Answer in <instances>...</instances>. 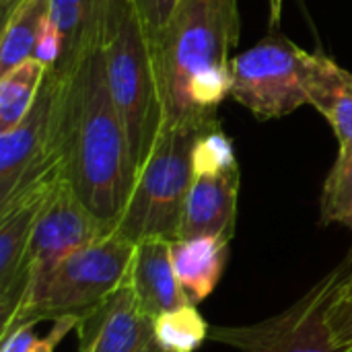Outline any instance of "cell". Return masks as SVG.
Segmentation results:
<instances>
[{
	"label": "cell",
	"instance_id": "6da1fadb",
	"mask_svg": "<svg viewBox=\"0 0 352 352\" xmlns=\"http://www.w3.org/2000/svg\"><path fill=\"white\" fill-rule=\"evenodd\" d=\"M60 146L62 179L116 231L132 196L138 165L109 89L103 41L66 80Z\"/></svg>",
	"mask_w": 352,
	"mask_h": 352
},
{
	"label": "cell",
	"instance_id": "7a4b0ae2",
	"mask_svg": "<svg viewBox=\"0 0 352 352\" xmlns=\"http://www.w3.org/2000/svg\"><path fill=\"white\" fill-rule=\"evenodd\" d=\"M239 0H179L151 39L165 124H217L231 95V50L239 41Z\"/></svg>",
	"mask_w": 352,
	"mask_h": 352
},
{
	"label": "cell",
	"instance_id": "3957f363",
	"mask_svg": "<svg viewBox=\"0 0 352 352\" xmlns=\"http://www.w3.org/2000/svg\"><path fill=\"white\" fill-rule=\"evenodd\" d=\"M103 56L113 101L126 124L136 165L148 157L163 126L151 39L132 0H107Z\"/></svg>",
	"mask_w": 352,
	"mask_h": 352
},
{
	"label": "cell",
	"instance_id": "277c9868",
	"mask_svg": "<svg viewBox=\"0 0 352 352\" xmlns=\"http://www.w3.org/2000/svg\"><path fill=\"white\" fill-rule=\"evenodd\" d=\"M206 128L210 126L163 122L148 157L138 169L132 196L116 227L118 235L132 243L179 239L194 175V148Z\"/></svg>",
	"mask_w": 352,
	"mask_h": 352
},
{
	"label": "cell",
	"instance_id": "5b68a950",
	"mask_svg": "<svg viewBox=\"0 0 352 352\" xmlns=\"http://www.w3.org/2000/svg\"><path fill=\"white\" fill-rule=\"evenodd\" d=\"M134 252L136 243L116 231L72 252L54 268L35 301L12 320L8 330L21 324L35 326L43 320H80L128 280Z\"/></svg>",
	"mask_w": 352,
	"mask_h": 352
},
{
	"label": "cell",
	"instance_id": "8992f818",
	"mask_svg": "<svg viewBox=\"0 0 352 352\" xmlns=\"http://www.w3.org/2000/svg\"><path fill=\"white\" fill-rule=\"evenodd\" d=\"M322 54H311L283 33H272L231 62V99L258 120H278L309 105Z\"/></svg>",
	"mask_w": 352,
	"mask_h": 352
},
{
	"label": "cell",
	"instance_id": "52a82bcc",
	"mask_svg": "<svg viewBox=\"0 0 352 352\" xmlns=\"http://www.w3.org/2000/svg\"><path fill=\"white\" fill-rule=\"evenodd\" d=\"M66 80L52 68L29 113L0 134V210L62 177L60 124Z\"/></svg>",
	"mask_w": 352,
	"mask_h": 352
},
{
	"label": "cell",
	"instance_id": "ba28073f",
	"mask_svg": "<svg viewBox=\"0 0 352 352\" xmlns=\"http://www.w3.org/2000/svg\"><path fill=\"white\" fill-rule=\"evenodd\" d=\"M349 272L351 260H344L278 316L250 326L210 328V340L241 352H342L330 309Z\"/></svg>",
	"mask_w": 352,
	"mask_h": 352
},
{
	"label": "cell",
	"instance_id": "9c48e42d",
	"mask_svg": "<svg viewBox=\"0 0 352 352\" xmlns=\"http://www.w3.org/2000/svg\"><path fill=\"white\" fill-rule=\"evenodd\" d=\"M239 179L233 140L223 132L221 124L206 128L194 148V175L179 239L214 235L231 241L237 221Z\"/></svg>",
	"mask_w": 352,
	"mask_h": 352
},
{
	"label": "cell",
	"instance_id": "30bf717a",
	"mask_svg": "<svg viewBox=\"0 0 352 352\" xmlns=\"http://www.w3.org/2000/svg\"><path fill=\"white\" fill-rule=\"evenodd\" d=\"M109 233H113V229L99 221L76 198L72 188L64 179H60L33 229V237L25 260L23 301L16 316L35 301L50 274L64 258Z\"/></svg>",
	"mask_w": 352,
	"mask_h": 352
},
{
	"label": "cell",
	"instance_id": "8fae6325",
	"mask_svg": "<svg viewBox=\"0 0 352 352\" xmlns=\"http://www.w3.org/2000/svg\"><path fill=\"white\" fill-rule=\"evenodd\" d=\"M76 334L80 352H163L155 338V320L128 280L78 320Z\"/></svg>",
	"mask_w": 352,
	"mask_h": 352
},
{
	"label": "cell",
	"instance_id": "7c38bea8",
	"mask_svg": "<svg viewBox=\"0 0 352 352\" xmlns=\"http://www.w3.org/2000/svg\"><path fill=\"white\" fill-rule=\"evenodd\" d=\"M60 179L27 192L8 208L0 210V332L12 324L21 307L25 260L33 229Z\"/></svg>",
	"mask_w": 352,
	"mask_h": 352
},
{
	"label": "cell",
	"instance_id": "4fadbf2b",
	"mask_svg": "<svg viewBox=\"0 0 352 352\" xmlns=\"http://www.w3.org/2000/svg\"><path fill=\"white\" fill-rule=\"evenodd\" d=\"M171 241L148 239L136 243L128 283L134 289L142 309L157 320L161 314L190 305V297L184 291L173 264Z\"/></svg>",
	"mask_w": 352,
	"mask_h": 352
},
{
	"label": "cell",
	"instance_id": "5bb4252c",
	"mask_svg": "<svg viewBox=\"0 0 352 352\" xmlns=\"http://www.w3.org/2000/svg\"><path fill=\"white\" fill-rule=\"evenodd\" d=\"M107 0H52V19L58 25L62 50L52 70L68 80L82 60L101 45Z\"/></svg>",
	"mask_w": 352,
	"mask_h": 352
},
{
	"label": "cell",
	"instance_id": "9a60e30c",
	"mask_svg": "<svg viewBox=\"0 0 352 352\" xmlns=\"http://www.w3.org/2000/svg\"><path fill=\"white\" fill-rule=\"evenodd\" d=\"M229 243L214 235L171 241V264L192 303L204 301L217 289L229 260Z\"/></svg>",
	"mask_w": 352,
	"mask_h": 352
},
{
	"label": "cell",
	"instance_id": "2e32d148",
	"mask_svg": "<svg viewBox=\"0 0 352 352\" xmlns=\"http://www.w3.org/2000/svg\"><path fill=\"white\" fill-rule=\"evenodd\" d=\"M314 105L332 126L338 140V157L352 153V72L322 54L316 78L309 89Z\"/></svg>",
	"mask_w": 352,
	"mask_h": 352
},
{
	"label": "cell",
	"instance_id": "e0dca14e",
	"mask_svg": "<svg viewBox=\"0 0 352 352\" xmlns=\"http://www.w3.org/2000/svg\"><path fill=\"white\" fill-rule=\"evenodd\" d=\"M52 12V0H23L4 21L0 39V74L35 56L43 21Z\"/></svg>",
	"mask_w": 352,
	"mask_h": 352
},
{
	"label": "cell",
	"instance_id": "ac0fdd59",
	"mask_svg": "<svg viewBox=\"0 0 352 352\" xmlns=\"http://www.w3.org/2000/svg\"><path fill=\"white\" fill-rule=\"evenodd\" d=\"M50 66L37 58H27L19 66L0 74V134L14 128L33 107Z\"/></svg>",
	"mask_w": 352,
	"mask_h": 352
},
{
	"label": "cell",
	"instance_id": "d6986e66",
	"mask_svg": "<svg viewBox=\"0 0 352 352\" xmlns=\"http://www.w3.org/2000/svg\"><path fill=\"white\" fill-rule=\"evenodd\" d=\"M155 338L163 352H196L210 338V328L190 303L161 314L155 320Z\"/></svg>",
	"mask_w": 352,
	"mask_h": 352
},
{
	"label": "cell",
	"instance_id": "ffe728a7",
	"mask_svg": "<svg viewBox=\"0 0 352 352\" xmlns=\"http://www.w3.org/2000/svg\"><path fill=\"white\" fill-rule=\"evenodd\" d=\"M322 223L342 225L352 231V153L338 157L322 192Z\"/></svg>",
	"mask_w": 352,
	"mask_h": 352
},
{
	"label": "cell",
	"instance_id": "44dd1931",
	"mask_svg": "<svg viewBox=\"0 0 352 352\" xmlns=\"http://www.w3.org/2000/svg\"><path fill=\"white\" fill-rule=\"evenodd\" d=\"M177 2L179 0H132L148 39H153L161 31V27L169 21Z\"/></svg>",
	"mask_w": 352,
	"mask_h": 352
},
{
	"label": "cell",
	"instance_id": "7402d4cb",
	"mask_svg": "<svg viewBox=\"0 0 352 352\" xmlns=\"http://www.w3.org/2000/svg\"><path fill=\"white\" fill-rule=\"evenodd\" d=\"M330 324L334 330V338L336 344L346 351L352 346V303H344V301H336L332 303L330 309Z\"/></svg>",
	"mask_w": 352,
	"mask_h": 352
},
{
	"label": "cell",
	"instance_id": "603a6c76",
	"mask_svg": "<svg viewBox=\"0 0 352 352\" xmlns=\"http://www.w3.org/2000/svg\"><path fill=\"white\" fill-rule=\"evenodd\" d=\"M76 324H78V318H60V320H56L52 332L45 338H37L33 342V346L29 349V352H54V349L58 346V342L70 330H76Z\"/></svg>",
	"mask_w": 352,
	"mask_h": 352
},
{
	"label": "cell",
	"instance_id": "cb8c5ba5",
	"mask_svg": "<svg viewBox=\"0 0 352 352\" xmlns=\"http://www.w3.org/2000/svg\"><path fill=\"white\" fill-rule=\"evenodd\" d=\"M336 301H344V303H352V268H351V272L346 274V278L342 280L340 289H338Z\"/></svg>",
	"mask_w": 352,
	"mask_h": 352
},
{
	"label": "cell",
	"instance_id": "d4e9b609",
	"mask_svg": "<svg viewBox=\"0 0 352 352\" xmlns=\"http://www.w3.org/2000/svg\"><path fill=\"white\" fill-rule=\"evenodd\" d=\"M23 0H0V12H2V21L21 4Z\"/></svg>",
	"mask_w": 352,
	"mask_h": 352
},
{
	"label": "cell",
	"instance_id": "484cf974",
	"mask_svg": "<svg viewBox=\"0 0 352 352\" xmlns=\"http://www.w3.org/2000/svg\"><path fill=\"white\" fill-rule=\"evenodd\" d=\"M272 2V21H278L280 14V0H270Z\"/></svg>",
	"mask_w": 352,
	"mask_h": 352
},
{
	"label": "cell",
	"instance_id": "4316f807",
	"mask_svg": "<svg viewBox=\"0 0 352 352\" xmlns=\"http://www.w3.org/2000/svg\"><path fill=\"white\" fill-rule=\"evenodd\" d=\"M342 352H352V346H351V349H346V351H342Z\"/></svg>",
	"mask_w": 352,
	"mask_h": 352
}]
</instances>
